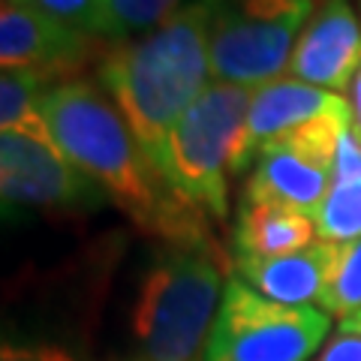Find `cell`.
Returning <instances> with one entry per match:
<instances>
[{"label":"cell","instance_id":"1","mask_svg":"<svg viewBox=\"0 0 361 361\" xmlns=\"http://www.w3.org/2000/svg\"><path fill=\"white\" fill-rule=\"evenodd\" d=\"M42 111L66 160L142 232L169 244L208 241L202 232L208 217L172 193L103 85L87 78L51 85L42 94Z\"/></svg>","mask_w":361,"mask_h":361},{"label":"cell","instance_id":"2","mask_svg":"<svg viewBox=\"0 0 361 361\" xmlns=\"http://www.w3.org/2000/svg\"><path fill=\"white\" fill-rule=\"evenodd\" d=\"M208 16L190 0L172 18L127 42H111L97 82L115 99L145 157L160 169L169 135L211 82Z\"/></svg>","mask_w":361,"mask_h":361},{"label":"cell","instance_id":"3","mask_svg":"<svg viewBox=\"0 0 361 361\" xmlns=\"http://www.w3.org/2000/svg\"><path fill=\"white\" fill-rule=\"evenodd\" d=\"M223 289V271L208 241L157 250L135 286L127 361H199Z\"/></svg>","mask_w":361,"mask_h":361},{"label":"cell","instance_id":"4","mask_svg":"<svg viewBox=\"0 0 361 361\" xmlns=\"http://www.w3.org/2000/svg\"><path fill=\"white\" fill-rule=\"evenodd\" d=\"M250 99L253 87L211 82L178 121L160 163L172 193L217 223L229 217V175L247 169L244 127Z\"/></svg>","mask_w":361,"mask_h":361},{"label":"cell","instance_id":"5","mask_svg":"<svg viewBox=\"0 0 361 361\" xmlns=\"http://www.w3.org/2000/svg\"><path fill=\"white\" fill-rule=\"evenodd\" d=\"M208 16L211 82L259 87L286 73L316 0H199Z\"/></svg>","mask_w":361,"mask_h":361},{"label":"cell","instance_id":"6","mask_svg":"<svg viewBox=\"0 0 361 361\" xmlns=\"http://www.w3.org/2000/svg\"><path fill=\"white\" fill-rule=\"evenodd\" d=\"M329 331L331 316L325 310L271 301L232 277L199 361H307Z\"/></svg>","mask_w":361,"mask_h":361},{"label":"cell","instance_id":"7","mask_svg":"<svg viewBox=\"0 0 361 361\" xmlns=\"http://www.w3.org/2000/svg\"><path fill=\"white\" fill-rule=\"evenodd\" d=\"M109 39L39 13L33 6H0V63L4 70H25L45 85L85 78L87 66H99Z\"/></svg>","mask_w":361,"mask_h":361},{"label":"cell","instance_id":"8","mask_svg":"<svg viewBox=\"0 0 361 361\" xmlns=\"http://www.w3.org/2000/svg\"><path fill=\"white\" fill-rule=\"evenodd\" d=\"M0 193L6 208L82 211L106 196L51 142L0 133Z\"/></svg>","mask_w":361,"mask_h":361},{"label":"cell","instance_id":"9","mask_svg":"<svg viewBox=\"0 0 361 361\" xmlns=\"http://www.w3.org/2000/svg\"><path fill=\"white\" fill-rule=\"evenodd\" d=\"M361 66V16L349 0H316L292 49L286 73L313 87L343 94Z\"/></svg>","mask_w":361,"mask_h":361},{"label":"cell","instance_id":"10","mask_svg":"<svg viewBox=\"0 0 361 361\" xmlns=\"http://www.w3.org/2000/svg\"><path fill=\"white\" fill-rule=\"evenodd\" d=\"M349 111V103L341 94L313 87L307 82H298L292 75H280L271 82L253 87L250 111H247L244 127V160L250 166L256 154L268 145L280 142L283 135L295 133L307 123L319 121L325 115H341Z\"/></svg>","mask_w":361,"mask_h":361},{"label":"cell","instance_id":"11","mask_svg":"<svg viewBox=\"0 0 361 361\" xmlns=\"http://www.w3.org/2000/svg\"><path fill=\"white\" fill-rule=\"evenodd\" d=\"M331 190V163L301 145L277 142L256 154V169L244 187L241 202L295 208L304 214L319 211Z\"/></svg>","mask_w":361,"mask_h":361},{"label":"cell","instance_id":"12","mask_svg":"<svg viewBox=\"0 0 361 361\" xmlns=\"http://www.w3.org/2000/svg\"><path fill=\"white\" fill-rule=\"evenodd\" d=\"M334 241H316L304 250L271 256V259H235V271L247 286L271 301L292 304V307H319L325 280L331 271Z\"/></svg>","mask_w":361,"mask_h":361},{"label":"cell","instance_id":"13","mask_svg":"<svg viewBox=\"0 0 361 361\" xmlns=\"http://www.w3.org/2000/svg\"><path fill=\"white\" fill-rule=\"evenodd\" d=\"M319 241L316 220L310 214L268 205V202H241L232 226V247L247 259H271L304 250Z\"/></svg>","mask_w":361,"mask_h":361},{"label":"cell","instance_id":"14","mask_svg":"<svg viewBox=\"0 0 361 361\" xmlns=\"http://www.w3.org/2000/svg\"><path fill=\"white\" fill-rule=\"evenodd\" d=\"M45 90H49V85L39 75L25 70H4V75H0V133L58 145L42 111Z\"/></svg>","mask_w":361,"mask_h":361},{"label":"cell","instance_id":"15","mask_svg":"<svg viewBox=\"0 0 361 361\" xmlns=\"http://www.w3.org/2000/svg\"><path fill=\"white\" fill-rule=\"evenodd\" d=\"M190 0H103L94 33L109 42H127L154 30Z\"/></svg>","mask_w":361,"mask_h":361},{"label":"cell","instance_id":"16","mask_svg":"<svg viewBox=\"0 0 361 361\" xmlns=\"http://www.w3.org/2000/svg\"><path fill=\"white\" fill-rule=\"evenodd\" d=\"M319 310H325L331 319H341V322L361 310V238L334 247V259L319 298Z\"/></svg>","mask_w":361,"mask_h":361},{"label":"cell","instance_id":"17","mask_svg":"<svg viewBox=\"0 0 361 361\" xmlns=\"http://www.w3.org/2000/svg\"><path fill=\"white\" fill-rule=\"evenodd\" d=\"M313 220L319 241L343 244L361 238V180L349 187H331Z\"/></svg>","mask_w":361,"mask_h":361},{"label":"cell","instance_id":"18","mask_svg":"<svg viewBox=\"0 0 361 361\" xmlns=\"http://www.w3.org/2000/svg\"><path fill=\"white\" fill-rule=\"evenodd\" d=\"M4 4L33 6V9H39V13H45V16L63 21V25H73V27H82L87 33H94V25H97V16H99L103 0H4Z\"/></svg>","mask_w":361,"mask_h":361},{"label":"cell","instance_id":"19","mask_svg":"<svg viewBox=\"0 0 361 361\" xmlns=\"http://www.w3.org/2000/svg\"><path fill=\"white\" fill-rule=\"evenodd\" d=\"M361 180V139L349 127L331 163V187H349Z\"/></svg>","mask_w":361,"mask_h":361},{"label":"cell","instance_id":"20","mask_svg":"<svg viewBox=\"0 0 361 361\" xmlns=\"http://www.w3.org/2000/svg\"><path fill=\"white\" fill-rule=\"evenodd\" d=\"M316 361H361V331L341 322L334 334L325 341V349Z\"/></svg>","mask_w":361,"mask_h":361},{"label":"cell","instance_id":"21","mask_svg":"<svg viewBox=\"0 0 361 361\" xmlns=\"http://www.w3.org/2000/svg\"><path fill=\"white\" fill-rule=\"evenodd\" d=\"M0 361H78L73 353H66L61 346H49V343H6Z\"/></svg>","mask_w":361,"mask_h":361},{"label":"cell","instance_id":"22","mask_svg":"<svg viewBox=\"0 0 361 361\" xmlns=\"http://www.w3.org/2000/svg\"><path fill=\"white\" fill-rule=\"evenodd\" d=\"M349 127H353V133L361 139V66H358V73H355V78H353V85H349Z\"/></svg>","mask_w":361,"mask_h":361},{"label":"cell","instance_id":"23","mask_svg":"<svg viewBox=\"0 0 361 361\" xmlns=\"http://www.w3.org/2000/svg\"><path fill=\"white\" fill-rule=\"evenodd\" d=\"M343 322H346V325H353L355 331H361V310H358L355 316H349V319H343Z\"/></svg>","mask_w":361,"mask_h":361}]
</instances>
